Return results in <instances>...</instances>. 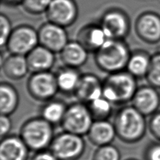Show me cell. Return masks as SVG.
I'll list each match as a JSON object with an SVG mask.
<instances>
[{"label": "cell", "mask_w": 160, "mask_h": 160, "mask_svg": "<svg viewBox=\"0 0 160 160\" xmlns=\"http://www.w3.org/2000/svg\"><path fill=\"white\" fill-rule=\"evenodd\" d=\"M93 122L87 105L78 101L68 105L61 125L63 131L83 136L87 135Z\"/></svg>", "instance_id": "obj_6"}, {"label": "cell", "mask_w": 160, "mask_h": 160, "mask_svg": "<svg viewBox=\"0 0 160 160\" xmlns=\"http://www.w3.org/2000/svg\"><path fill=\"white\" fill-rule=\"evenodd\" d=\"M152 56L146 51H138L131 53L127 65V71L136 79L146 78L150 69Z\"/></svg>", "instance_id": "obj_24"}, {"label": "cell", "mask_w": 160, "mask_h": 160, "mask_svg": "<svg viewBox=\"0 0 160 160\" xmlns=\"http://www.w3.org/2000/svg\"><path fill=\"white\" fill-rule=\"evenodd\" d=\"M125 160H139L138 159H136V158H128V159H127Z\"/></svg>", "instance_id": "obj_35"}, {"label": "cell", "mask_w": 160, "mask_h": 160, "mask_svg": "<svg viewBox=\"0 0 160 160\" xmlns=\"http://www.w3.org/2000/svg\"><path fill=\"white\" fill-rule=\"evenodd\" d=\"M58 160H78L86 150L83 136L62 131L54 136L48 148Z\"/></svg>", "instance_id": "obj_5"}, {"label": "cell", "mask_w": 160, "mask_h": 160, "mask_svg": "<svg viewBox=\"0 0 160 160\" xmlns=\"http://www.w3.org/2000/svg\"><path fill=\"white\" fill-rule=\"evenodd\" d=\"M117 137L127 144L136 143L144 138L148 129L146 117L132 105H125L116 112L113 119Z\"/></svg>", "instance_id": "obj_1"}, {"label": "cell", "mask_w": 160, "mask_h": 160, "mask_svg": "<svg viewBox=\"0 0 160 160\" xmlns=\"http://www.w3.org/2000/svg\"><path fill=\"white\" fill-rule=\"evenodd\" d=\"M131 103L144 116H152L159 110L160 93L159 89L150 84L141 86L137 89Z\"/></svg>", "instance_id": "obj_12"}, {"label": "cell", "mask_w": 160, "mask_h": 160, "mask_svg": "<svg viewBox=\"0 0 160 160\" xmlns=\"http://www.w3.org/2000/svg\"><path fill=\"white\" fill-rule=\"evenodd\" d=\"M13 123L9 115H1L0 117V136L1 139L9 135L12 129Z\"/></svg>", "instance_id": "obj_32"}, {"label": "cell", "mask_w": 160, "mask_h": 160, "mask_svg": "<svg viewBox=\"0 0 160 160\" xmlns=\"http://www.w3.org/2000/svg\"><path fill=\"white\" fill-rule=\"evenodd\" d=\"M92 160H121V152L112 144L98 147L93 154Z\"/></svg>", "instance_id": "obj_27"}, {"label": "cell", "mask_w": 160, "mask_h": 160, "mask_svg": "<svg viewBox=\"0 0 160 160\" xmlns=\"http://www.w3.org/2000/svg\"><path fill=\"white\" fill-rule=\"evenodd\" d=\"M136 79L127 71L109 74L102 82V97L113 105H127L138 88Z\"/></svg>", "instance_id": "obj_2"}, {"label": "cell", "mask_w": 160, "mask_h": 160, "mask_svg": "<svg viewBox=\"0 0 160 160\" xmlns=\"http://www.w3.org/2000/svg\"><path fill=\"white\" fill-rule=\"evenodd\" d=\"M13 30L12 25H11L9 18L4 14H1L0 16V31H1L0 32V46L2 48L7 46Z\"/></svg>", "instance_id": "obj_29"}, {"label": "cell", "mask_w": 160, "mask_h": 160, "mask_svg": "<svg viewBox=\"0 0 160 160\" xmlns=\"http://www.w3.org/2000/svg\"><path fill=\"white\" fill-rule=\"evenodd\" d=\"M135 30L142 42L150 44L160 42V15L154 11H145L137 18Z\"/></svg>", "instance_id": "obj_11"}, {"label": "cell", "mask_w": 160, "mask_h": 160, "mask_svg": "<svg viewBox=\"0 0 160 160\" xmlns=\"http://www.w3.org/2000/svg\"><path fill=\"white\" fill-rule=\"evenodd\" d=\"M39 44L38 32L28 25L13 29L6 47L11 54L26 56Z\"/></svg>", "instance_id": "obj_8"}, {"label": "cell", "mask_w": 160, "mask_h": 160, "mask_svg": "<svg viewBox=\"0 0 160 160\" xmlns=\"http://www.w3.org/2000/svg\"><path fill=\"white\" fill-rule=\"evenodd\" d=\"M148 130L156 141H160V110L150 117Z\"/></svg>", "instance_id": "obj_31"}, {"label": "cell", "mask_w": 160, "mask_h": 160, "mask_svg": "<svg viewBox=\"0 0 160 160\" xmlns=\"http://www.w3.org/2000/svg\"><path fill=\"white\" fill-rule=\"evenodd\" d=\"M88 141L97 148L112 144L117 137L115 126L109 120L93 121L87 134Z\"/></svg>", "instance_id": "obj_16"}, {"label": "cell", "mask_w": 160, "mask_h": 160, "mask_svg": "<svg viewBox=\"0 0 160 160\" xmlns=\"http://www.w3.org/2000/svg\"><path fill=\"white\" fill-rule=\"evenodd\" d=\"M108 39L101 25H87L79 31L78 41L88 51H96L103 45Z\"/></svg>", "instance_id": "obj_18"}, {"label": "cell", "mask_w": 160, "mask_h": 160, "mask_svg": "<svg viewBox=\"0 0 160 160\" xmlns=\"http://www.w3.org/2000/svg\"><path fill=\"white\" fill-rule=\"evenodd\" d=\"M52 0H22L21 4L28 13L38 15L47 12Z\"/></svg>", "instance_id": "obj_28"}, {"label": "cell", "mask_w": 160, "mask_h": 160, "mask_svg": "<svg viewBox=\"0 0 160 160\" xmlns=\"http://www.w3.org/2000/svg\"><path fill=\"white\" fill-rule=\"evenodd\" d=\"M19 102V93L16 88L7 82H2L0 85L1 115H12L18 109Z\"/></svg>", "instance_id": "obj_22"}, {"label": "cell", "mask_w": 160, "mask_h": 160, "mask_svg": "<svg viewBox=\"0 0 160 160\" xmlns=\"http://www.w3.org/2000/svg\"><path fill=\"white\" fill-rule=\"evenodd\" d=\"M53 51L42 45H38L26 56L28 67L32 72L50 71L55 62Z\"/></svg>", "instance_id": "obj_17"}, {"label": "cell", "mask_w": 160, "mask_h": 160, "mask_svg": "<svg viewBox=\"0 0 160 160\" xmlns=\"http://www.w3.org/2000/svg\"><path fill=\"white\" fill-rule=\"evenodd\" d=\"M145 79L148 84L160 89V50L152 55L150 69Z\"/></svg>", "instance_id": "obj_26"}, {"label": "cell", "mask_w": 160, "mask_h": 160, "mask_svg": "<svg viewBox=\"0 0 160 160\" xmlns=\"http://www.w3.org/2000/svg\"><path fill=\"white\" fill-rule=\"evenodd\" d=\"M30 160H58L49 149L36 152Z\"/></svg>", "instance_id": "obj_33"}, {"label": "cell", "mask_w": 160, "mask_h": 160, "mask_svg": "<svg viewBox=\"0 0 160 160\" xmlns=\"http://www.w3.org/2000/svg\"><path fill=\"white\" fill-rule=\"evenodd\" d=\"M19 136L30 151L47 150L55 136L53 125L40 116L31 118L22 124Z\"/></svg>", "instance_id": "obj_4"}, {"label": "cell", "mask_w": 160, "mask_h": 160, "mask_svg": "<svg viewBox=\"0 0 160 160\" xmlns=\"http://www.w3.org/2000/svg\"><path fill=\"white\" fill-rule=\"evenodd\" d=\"M22 1V0H2V2L5 3L6 4L13 5V4H21Z\"/></svg>", "instance_id": "obj_34"}, {"label": "cell", "mask_w": 160, "mask_h": 160, "mask_svg": "<svg viewBox=\"0 0 160 160\" xmlns=\"http://www.w3.org/2000/svg\"><path fill=\"white\" fill-rule=\"evenodd\" d=\"M103 82L93 74L82 75L74 94L79 102L87 104L102 96Z\"/></svg>", "instance_id": "obj_14"}, {"label": "cell", "mask_w": 160, "mask_h": 160, "mask_svg": "<svg viewBox=\"0 0 160 160\" xmlns=\"http://www.w3.org/2000/svg\"><path fill=\"white\" fill-rule=\"evenodd\" d=\"M39 44L53 53H61L68 42V36L65 28L48 22L38 31Z\"/></svg>", "instance_id": "obj_13"}, {"label": "cell", "mask_w": 160, "mask_h": 160, "mask_svg": "<svg viewBox=\"0 0 160 160\" xmlns=\"http://www.w3.org/2000/svg\"><path fill=\"white\" fill-rule=\"evenodd\" d=\"M27 91L37 101L45 102L53 99L59 91L56 75L51 71L33 72L28 79Z\"/></svg>", "instance_id": "obj_7"}, {"label": "cell", "mask_w": 160, "mask_h": 160, "mask_svg": "<svg viewBox=\"0 0 160 160\" xmlns=\"http://www.w3.org/2000/svg\"><path fill=\"white\" fill-rule=\"evenodd\" d=\"M131 53L123 39H108L95 52V61L103 72L112 74L127 68Z\"/></svg>", "instance_id": "obj_3"}, {"label": "cell", "mask_w": 160, "mask_h": 160, "mask_svg": "<svg viewBox=\"0 0 160 160\" xmlns=\"http://www.w3.org/2000/svg\"><path fill=\"white\" fill-rule=\"evenodd\" d=\"M55 75L60 92L68 96L74 95L82 76L78 69L65 66Z\"/></svg>", "instance_id": "obj_21"}, {"label": "cell", "mask_w": 160, "mask_h": 160, "mask_svg": "<svg viewBox=\"0 0 160 160\" xmlns=\"http://www.w3.org/2000/svg\"><path fill=\"white\" fill-rule=\"evenodd\" d=\"M101 27L109 39H123L129 32L130 22L122 11L112 9L102 17Z\"/></svg>", "instance_id": "obj_10"}, {"label": "cell", "mask_w": 160, "mask_h": 160, "mask_svg": "<svg viewBox=\"0 0 160 160\" xmlns=\"http://www.w3.org/2000/svg\"><path fill=\"white\" fill-rule=\"evenodd\" d=\"M60 54L65 66L76 69L84 65L88 58V51L78 41L68 42Z\"/></svg>", "instance_id": "obj_19"}, {"label": "cell", "mask_w": 160, "mask_h": 160, "mask_svg": "<svg viewBox=\"0 0 160 160\" xmlns=\"http://www.w3.org/2000/svg\"><path fill=\"white\" fill-rule=\"evenodd\" d=\"M144 160H160V141H151L143 152Z\"/></svg>", "instance_id": "obj_30"}, {"label": "cell", "mask_w": 160, "mask_h": 160, "mask_svg": "<svg viewBox=\"0 0 160 160\" xmlns=\"http://www.w3.org/2000/svg\"><path fill=\"white\" fill-rule=\"evenodd\" d=\"M46 13L48 22L65 28L75 22L78 8L74 0H52Z\"/></svg>", "instance_id": "obj_9"}, {"label": "cell", "mask_w": 160, "mask_h": 160, "mask_svg": "<svg viewBox=\"0 0 160 160\" xmlns=\"http://www.w3.org/2000/svg\"><path fill=\"white\" fill-rule=\"evenodd\" d=\"M87 105L93 121L108 120L113 112V105L102 96Z\"/></svg>", "instance_id": "obj_25"}, {"label": "cell", "mask_w": 160, "mask_h": 160, "mask_svg": "<svg viewBox=\"0 0 160 160\" xmlns=\"http://www.w3.org/2000/svg\"><path fill=\"white\" fill-rule=\"evenodd\" d=\"M30 151L20 136L8 135L1 139L0 160H28Z\"/></svg>", "instance_id": "obj_15"}, {"label": "cell", "mask_w": 160, "mask_h": 160, "mask_svg": "<svg viewBox=\"0 0 160 160\" xmlns=\"http://www.w3.org/2000/svg\"><path fill=\"white\" fill-rule=\"evenodd\" d=\"M2 68L6 77L12 80L22 79L30 71L26 56L11 53L2 62Z\"/></svg>", "instance_id": "obj_20"}, {"label": "cell", "mask_w": 160, "mask_h": 160, "mask_svg": "<svg viewBox=\"0 0 160 160\" xmlns=\"http://www.w3.org/2000/svg\"><path fill=\"white\" fill-rule=\"evenodd\" d=\"M68 105L64 101L53 98L44 102L40 108V117L52 125L61 124L63 119Z\"/></svg>", "instance_id": "obj_23"}]
</instances>
